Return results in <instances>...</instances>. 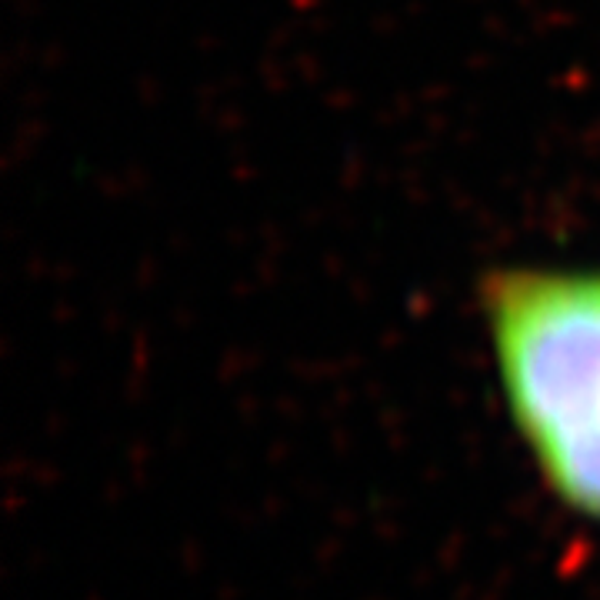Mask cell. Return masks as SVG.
<instances>
[{
  "instance_id": "6da1fadb",
  "label": "cell",
  "mask_w": 600,
  "mask_h": 600,
  "mask_svg": "<svg viewBox=\"0 0 600 600\" xmlns=\"http://www.w3.org/2000/svg\"><path fill=\"white\" fill-rule=\"evenodd\" d=\"M490 331L514 418L547 481L600 521V277L511 273Z\"/></svg>"
}]
</instances>
